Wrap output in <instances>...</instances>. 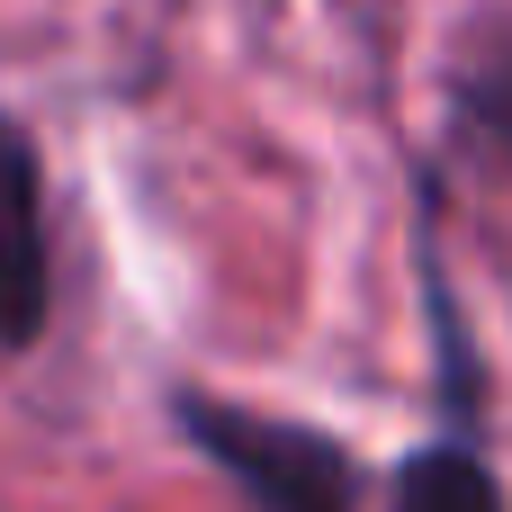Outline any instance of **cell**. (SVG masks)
Segmentation results:
<instances>
[{
  "label": "cell",
  "mask_w": 512,
  "mask_h": 512,
  "mask_svg": "<svg viewBox=\"0 0 512 512\" xmlns=\"http://www.w3.org/2000/svg\"><path fill=\"white\" fill-rule=\"evenodd\" d=\"M171 423H180V441H189L252 512H360L369 504L360 459H351L333 432L297 423V414H261V405L180 387V396H171Z\"/></svg>",
  "instance_id": "6da1fadb"
},
{
  "label": "cell",
  "mask_w": 512,
  "mask_h": 512,
  "mask_svg": "<svg viewBox=\"0 0 512 512\" xmlns=\"http://www.w3.org/2000/svg\"><path fill=\"white\" fill-rule=\"evenodd\" d=\"M54 324V234H45V153L0 108V351H36Z\"/></svg>",
  "instance_id": "7a4b0ae2"
},
{
  "label": "cell",
  "mask_w": 512,
  "mask_h": 512,
  "mask_svg": "<svg viewBox=\"0 0 512 512\" xmlns=\"http://www.w3.org/2000/svg\"><path fill=\"white\" fill-rule=\"evenodd\" d=\"M387 512H512L504 477L486 468L477 450V423L450 414V432H432L423 450L396 459V486H387Z\"/></svg>",
  "instance_id": "3957f363"
},
{
  "label": "cell",
  "mask_w": 512,
  "mask_h": 512,
  "mask_svg": "<svg viewBox=\"0 0 512 512\" xmlns=\"http://www.w3.org/2000/svg\"><path fill=\"white\" fill-rule=\"evenodd\" d=\"M450 117H459V135H477L486 153L512 162V9L450 54Z\"/></svg>",
  "instance_id": "277c9868"
}]
</instances>
